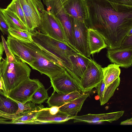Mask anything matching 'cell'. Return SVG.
Returning <instances> with one entry per match:
<instances>
[{
  "instance_id": "6da1fadb",
  "label": "cell",
  "mask_w": 132,
  "mask_h": 132,
  "mask_svg": "<svg viewBox=\"0 0 132 132\" xmlns=\"http://www.w3.org/2000/svg\"><path fill=\"white\" fill-rule=\"evenodd\" d=\"M88 28L96 30L103 37L107 50L120 47L122 41L132 29V6L107 0H86Z\"/></svg>"
},
{
  "instance_id": "7a4b0ae2",
  "label": "cell",
  "mask_w": 132,
  "mask_h": 132,
  "mask_svg": "<svg viewBox=\"0 0 132 132\" xmlns=\"http://www.w3.org/2000/svg\"><path fill=\"white\" fill-rule=\"evenodd\" d=\"M1 63V75L6 95L23 81L29 78L31 69L26 63L13 54Z\"/></svg>"
},
{
  "instance_id": "3957f363",
  "label": "cell",
  "mask_w": 132,
  "mask_h": 132,
  "mask_svg": "<svg viewBox=\"0 0 132 132\" xmlns=\"http://www.w3.org/2000/svg\"><path fill=\"white\" fill-rule=\"evenodd\" d=\"M33 41L55 58L70 75L71 63L69 56L78 52L69 45L34 30L30 32Z\"/></svg>"
},
{
  "instance_id": "277c9868",
  "label": "cell",
  "mask_w": 132,
  "mask_h": 132,
  "mask_svg": "<svg viewBox=\"0 0 132 132\" xmlns=\"http://www.w3.org/2000/svg\"><path fill=\"white\" fill-rule=\"evenodd\" d=\"M35 60L29 65L41 74H45L51 80L65 70L58 60L43 50L33 41H24Z\"/></svg>"
},
{
  "instance_id": "5b68a950",
  "label": "cell",
  "mask_w": 132,
  "mask_h": 132,
  "mask_svg": "<svg viewBox=\"0 0 132 132\" xmlns=\"http://www.w3.org/2000/svg\"><path fill=\"white\" fill-rule=\"evenodd\" d=\"M36 28L41 33L72 47L67 38L60 21L51 12L44 10L42 15L41 23Z\"/></svg>"
},
{
  "instance_id": "8992f818",
  "label": "cell",
  "mask_w": 132,
  "mask_h": 132,
  "mask_svg": "<svg viewBox=\"0 0 132 132\" xmlns=\"http://www.w3.org/2000/svg\"><path fill=\"white\" fill-rule=\"evenodd\" d=\"M24 13L26 27L30 32L40 24L45 10L41 0H19Z\"/></svg>"
},
{
  "instance_id": "52a82bcc",
  "label": "cell",
  "mask_w": 132,
  "mask_h": 132,
  "mask_svg": "<svg viewBox=\"0 0 132 132\" xmlns=\"http://www.w3.org/2000/svg\"><path fill=\"white\" fill-rule=\"evenodd\" d=\"M103 79L102 67L91 59L79 82L81 91L85 93L97 86Z\"/></svg>"
},
{
  "instance_id": "ba28073f",
  "label": "cell",
  "mask_w": 132,
  "mask_h": 132,
  "mask_svg": "<svg viewBox=\"0 0 132 132\" xmlns=\"http://www.w3.org/2000/svg\"><path fill=\"white\" fill-rule=\"evenodd\" d=\"M42 84L38 79L29 78L12 90L8 96L19 102H26L30 101L33 94Z\"/></svg>"
},
{
  "instance_id": "9c48e42d",
  "label": "cell",
  "mask_w": 132,
  "mask_h": 132,
  "mask_svg": "<svg viewBox=\"0 0 132 132\" xmlns=\"http://www.w3.org/2000/svg\"><path fill=\"white\" fill-rule=\"evenodd\" d=\"M72 18L75 48L78 52L89 57L90 54L88 43V28L85 22Z\"/></svg>"
},
{
  "instance_id": "30bf717a",
  "label": "cell",
  "mask_w": 132,
  "mask_h": 132,
  "mask_svg": "<svg viewBox=\"0 0 132 132\" xmlns=\"http://www.w3.org/2000/svg\"><path fill=\"white\" fill-rule=\"evenodd\" d=\"M54 91L68 93L81 90L79 83L65 70L54 78L50 80Z\"/></svg>"
},
{
  "instance_id": "8fae6325",
  "label": "cell",
  "mask_w": 132,
  "mask_h": 132,
  "mask_svg": "<svg viewBox=\"0 0 132 132\" xmlns=\"http://www.w3.org/2000/svg\"><path fill=\"white\" fill-rule=\"evenodd\" d=\"M106 55L111 62L119 67L127 68L132 66V47L108 49Z\"/></svg>"
},
{
  "instance_id": "7c38bea8",
  "label": "cell",
  "mask_w": 132,
  "mask_h": 132,
  "mask_svg": "<svg viewBox=\"0 0 132 132\" xmlns=\"http://www.w3.org/2000/svg\"><path fill=\"white\" fill-rule=\"evenodd\" d=\"M12 54L29 65L35 60L26 46L24 41L13 37L9 34L6 41Z\"/></svg>"
},
{
  "instance_id": "4fadbf2b",
  "label": "cell",
  "mask_w": 132,
  "mask_h": 132,
  "mask_svg": "<svg viewBox=\"0 0 132 132\" xmlns=\"http://www.w3.org/2000/svg\"><path fill=\"white\" fill-rule=\"evenodd\" d=\"M62 6L68 14L79 21L85 22L88 18L86 0H68Z\"/></svg>"
},
{
  "instance_id": "5bb4252c",
  "label": "cell",
  "mask_w": 132,
  "mask_h": 132,
  "mask_svg": "<svg viewBox=\"0 0 132 132\" xmlns=\"http://www.w3.org/2000/svg\"><path fill=\"white\" fill-rule=\"evenodd\" d=\"M48 11L53 14L59 20L68 42L72 48L77 51L75 47L72 17L66 12L62 6Z\"/></svg>"
},
{
  "instance_id": "9a60e30c",
  "label": "cell",
  "mask_w": 132,
  "mask_h": 132,
  "mask_svg": "<svg viewBox=\"0 0 132 132\" xmlns=\"http://www.w3.org/2000/svg\"><path fill=\"white\" fill-rule=\"evenodd\" d=\"M124 111L99 114H88L76 116L72 119L73 122H83L88 123H96L104 121L110 123L118 120L123 115Z\"/></svg>"
},
{
  "instance_id": "2e32d148",
  "label": "cell",
  "mask_w": 132,
  "mask_h": 132,
  "mask_svg": "<svg viewBox=\"0 0 132 132\" xmlns=\"http://www.w3.org/2000/svg\"><path fill=\"white\" fill-rule=\"evenodd\" d=\"M69 58L71 67L70 75L79 83L81 78L89 62L90 59L78 52L70 55Z\"/></svg>"
},
{
  "instance_id": "e0dca14e",
  "label": "cell",
  "mask_w": 132,
  "mask_h": 132,
  "mask_svg": "<svg viewBox=\"0 0 132 132\" xmlns=\"http://www.w3.org/2000/svg\"><path fill=\"white\" fill-rule=\"evenodd\" d=\"M75 116L68 115L60 110L56 113H52L47 108H43L39 111L35 120L44 123H60L72 119Z\"/></svg>"
},
{
  "instance_id": "ac0fdd59",
  "label": "cell",
  "mask_w": 132,
  "mask_h": 132,
  "mask_svg": "<svg viewBox=\"0 0 132 132\" xmlns=\"http://www.w3.org/2000/svg\"><path fill=\"white\" fill-rule=\"evenodd\" d=\"M83 93L80 90L68 93H55V92L54 91L46 102L50 107H60L78 98Z\"/></svg>"
},
{
  "instance_id": "d6986e66",
  "label": "cell",
  "mask_w": 132,
  "mask_h": 132,
  "mask_svg": "<svg viewBox=\"0 0 132 132\" xmlns=\"http://www.w3.org/2000/svg\"><path fill=\"white\" fill-rule=\"evenodd\" d=\"M120 82L119 77L109 85L105 86L102 79L95 88L97 90L101 105H104L108 102L119 86Z\"/></svg>"
},
{
  "instance_id": "ffe728a7",
  "label": "cell",
  "mask_w": 132,
  "mask_h": 132,
  "mask_svg": "<svg viewBox=\"0 0 132 132\" xmlns=\"http://www.w3.org/2000/svg\"><path fill=\"white\" fill-rule=\"evenodd\" d=\"M88 43L91 54L99 52L107 45L102 36L96 30L88 28Z\"/></svg>"
},
{
  "instance_id": "44dd1931",
  "label": "cell",
  "mask_w": 132,
  "mask_h": 132,
  "mask_svg": "<svg viewBox=\"0 0 132 132\" xmlns=\"http://www.w3.org/2000/svg\"><path fill=\"white\" fill-rule=\"evenodd\" d=\"M89 96L88 93H83L78 98L60 107L59 110L70 116H77L85 101Z\"/></svg>"
},
{
  "instance_id": "7402d4cb",
  "label": "cell",
  "mask_w": 132,
  "mask_h": 132,
  "mask_svg": "<svg viewBox=\"0 0 132 132\" xmlns=\"http://www.w3.org/2000/svg\"><path fill=\"white\" fill-rule=\"evenodd\" d=\"M119 66L114 64L102 68L103 81L105 86L109 85L119 77L121 70Z\"/></svg>"
},
{
  "instance_id": "603a6c76",
  "label": "cell",
  "mask_w": 132,
  "mask_h": 132,
  "mask_svg": "<svg viewBox=\"0 0 132 132\" xmlns=\"http://www.w3.org/2000/svg\"><path fill=\"white\" fill-rule=\"evenodd\" d=\"M43 105L40 104L31 109L26 110L19 113V117L15 124H35V120L39 112L43 108Z\"/></svg>"
},
{
  "instance_id": "cb8c5ba5",
  "label": "cell",
  "mask_w": 132,
  "mask_h": 132,
  "mask_svg": "<svg viewBox=\"0 0 132 132\" xmlns=\"http://www.w3.org/2000/svg\"><path fill=\"white\" fill-rule=\"evenodd\" d=\"M1 10L10 28L17 30H28L15 15L10 10L6 8L1 9Z\"/></svg>"
},
{
  "instance_id": "d4e9b609",
  "label": "cell",
  "mask_w": 132,
  "mask_h": 132,
  "mask_svg": "<svg viewBox=\"0 0 132 132\" xmlns=\"http://www.w3.org/2000/svg\"><path fill=\"white\" fill-rule=\"evenodd\" d=\"M18 108L17 103L4 96L3 92L0 91V110L10 114L15 113Z\"/></svg>"
},
{
  "instance_id": "484cf974",
  "label": "cell",
  "mask_w": 132,
  "mask_h": 132,
  "mask_svg": "<svg viewBox=\"0 0 132 132\" xmlns=\"http://www.w3.org/2000/svg\"><path fill=\"white\" fill-rule=\"evenodd\" d=\"M6 8L13 13L26 27L24 13L19 0H12Z\"/></svg>"
},
{
  "instance_id": "4316f807",
  "label": "cell",
  "mask_w": 132,
  "mask_h": 132,
  "mask_svg": "<svg viewBox=\"0 0 132 132\" xmlns=\"http://www.w3.org/2000/svg\"><path fill=\"white\" fill-rule=\"evenodd\" d=\"M49 97L47 90L45 88L42 84L33 94L30 101L35 104H40L48 99Z\"/></svg>"
},
{
  "instance_id": "83f0119b",
  "label": "cell",
  "mask_w": 132,
  "mask_h": 132,
  "mask_svg": "<svg viewBox=\"0 0 132 132\" xmlns=\"http://www.w3.org/2000/svg\"><path fill=\"white\" fill-rule=\"evenodd\" d=\"M8 31L10 35L20 40L29 42L33 41L31 32L28 30H17L10 28Z\"/></svg>"
},
{
  "instance_id": "f1b7e54d",
  "label": "cell",
  "mask_w": 132,
  "mask_h": 132,
  "mask_svg": "<svg viewBox=\"0 0 132 132\" xmlns=\"http://www.w3.org/2000/svg\"><path fill=\"white\" fill-rule=\"evenodd\" d=\"M5 96L17 103L18 108L16 112L14 113L16 114L20 113L26 110L31 109L35 108L36 106L35 103L30 101H28L26 102H20L10 98L8 96Z\"/></svg>"
},
{
  "instance_id": "f546056e",
  "label": "cell",
  "mask_w": 132,
  "mask_h": 132,
  "mask_svg": "<svg viewBox=\"0 0 132 132\" xmlns=\"http://www.w3.org/2000/svg\"><path fill=\"white\" fill-rule=\"evenodd\" d=\"M67 0H43L44 4L47 7V11L61 7Z\"/></svg>"
},
{
  "instance_id": "4dcf8cb0",
  "label": "cell",
  "mask_w": 132,
  "mask_h": 132,
  "mask_svg": "<svg viewBox=\"0 0 132 132\" xmlns=\"http://www.w3.org/2000/svg\"><path fill=\"white\" fill-rule=\"evenodd\" d=\"M10 27L8 24L3 13L0 7V30L3 35L9 34V29Z\"/></svg>"
},
{
  "instance_id": "1f68e13d",
  "label": "cell",
  "mask_w": 132,
  "mask_h": 132,
  "mask_svg": "<svg viewBox=\"0 0 132 132\" xmlns=\"http://www.w3.org/2000/svg\"><path fill=\"white\" fill-rule=\"evenodd\" d=\"M120 47H132V35L126 36L121 43Z\"/></svg>"
},
{
  "instance_id": "d6a6232c",
  "label": "cell",
  "mask_w": 132,
  "mask_h": 132,
  "mask_svg": "<svg viewBox=\"0 0 132 132\" xmlns=\"http://www.w3.org/2000/svg\"><path fill=\"white\" fill-rule=\"evenodd\" d=\"M115 3L132 6V0H107Z\"/></svg>"
},
{
  "instance_id": "836d02e7",
  "label": "cell",
  "mask_w": 132,
  "mask_h": 132,
  "mask_svg": "<svg viewBox=\"0 0 132 132\" xmlns=\"http://www.w3.org/2000/svg\"><path fill=\"white\" fill-rule=\"evenodd\" d=\"M2 43L4 47V51L5 52L6 55V58L8 57L11 55L12 54L10 51L6 42V41L4 37L1 35V36Z\"/></svg>"
},
{
  "instance_id": "e575fe53",
  "label": "cell",
  "mask_w": 132,
  "mask_h": 132,
  "mask_svg": "<svg viewBox=\"0 0 132 132\" xmlns=\"http://www.w3.org/2000/svg\"><path fill=\"white\" fill-rule=\"evenodd\" d=\"M132 125V118L127 119L126 120L121 122L120 123L121 125Z\"/></svg>"
},
{
  "instance_id": "d590c367",
  "label": "cell",
  "mask_w": 132,
  "mask_h": 132,
  "mask_svg": "<svg viewBox=\"0 0 132 132\" xmlns=\"http://www.w3.org/2000/svg\"><path fill=\"white\" fill-rule=\"evenodd\" d=\"M0 91L3 92L4 94V95H6L3 80L1 76L0 77Z\"/></svg>"
},
{
  "instance_id": "8d00e7d4",
  "label": "cell",
  "mask_w": 132,
  "mask_h": 132,
  "mask_svg": "<svg viewBox=\"0 0 132 132\" xmlns=\"http://www.w3.org/2000/svg\"><path fill=\"white\" fill-rule=\"evenodd\" d=\"M4 51V49L2 42H0V62L3 59L2 56Z\"/></svg>"
},
{
  "instance_id": "74e56055",
  "label": "cell",
  "mask_w": 132,
  "mask_h": 132,
  "mask_svg": "<svg viewBox=\"0 0 132 132\" xmlns=\"http://www.w3.org/2000/svg\"><path fill=\"white\" fill-rule=\"evenodd\" d=\"M9 120L7 119H6L0 117V123L7 124L8 121H7Z\"/></svg>"
},
{
  "instance_id": "f35d334b",
  "label": "cell",
  "mask_w": 132,
  "mask_h": 132,
  "mask_svg": "<svg viewBox=\"0 0 132 132\" xmlns=\"http://www.w3.org/2000/svg\"><path fill=\"white\" fill-rule=\"evenodd\" d=\"M1 63L0 62V77L1 76Z\"/></svg>"
}]
</instances>
